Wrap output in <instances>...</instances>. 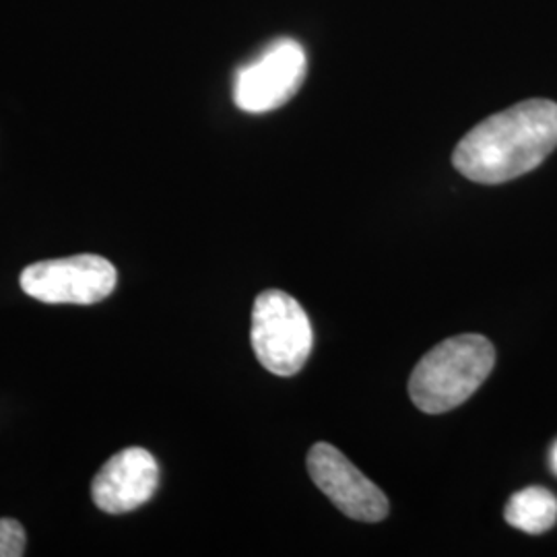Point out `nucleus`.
I'll use <instances>...</instances> for the list:
<instances>
[{"label":"nucleus","mask_w":557,"mask_h":557,"mask_svg":"<svg viewBox=\"0 0 557 557\" xmlns=\"http://www.w3.org/2000/svg\"><path fill=\"white\" fill-rule=\"evenodd\" d=\"M252 347L262 368L294 376L312 354L314 333L306 310L285 292H262L252 310Z\"/></svg>","instance_id":"7ed1b4c3"},{"label":"nucleus","mask_w":557,"mask_h":557,"mask_svg":"<svg viewBox=\"0 0 557 557\" xmlns=\"http://www.w3.org/2000/svg\"><path fill=\"white\" fill-rule=\"evenodd\" d=\"M21 289L44 304L91 306L108 298L119 283L116 267L98 255L41 260L23 269Z\"/></svg>","instance_id":"20e7f679"},{"label":"nucleus","mask_w":557,"mask_h":557,"mask_svg":"<svg viewBox=\"0 0 557 557\" xmlns=\"http://www.w3.org/2000/svg\"><path fill=\"white\" fill-rule=\"evenodd\" d=\"M160 467L145 448H124L110 458L94 479L91 496L101 512L126 515L153 498Z\"/></svg>","instance_id":"0eeeda50"},{"label":"nucleus","mask_w":557,"mask_h":557,"mask_svg":"<svg viewBox=\"0 0 557 557\" xmlns=\"http://www.w3.org/2000/svg\"><path fill=\"white\" fill-rule=\"evenodd\" d=\"M25 529L13 518H0V557H21L25 554Z\"/></svg>","instance_id":"1a4fd4ad"},{"label":"nucleus","mask_w":557,"mask_h":557,"mask_svg":"<svg viewBox=\"0 0 557 557\" xmlns=\"http://www.w3.org/2000/svg\"><path fill=\"white\" fill-rule=\"evenodd\" d=\"M557 147V103L520 101L479 122L453 153L465 178L479 184H502L533 172Z\"/></svg>","instance_id":"f257e3e1"},{"label":"nucleus","mask_w":557,"mask_h":557,"mask_svg":"<svg viewBox=\"0 0 557 557\" xmlns=\"http://www.w3.org/2000/svg\"><path fill=\"white\" fill-rule=\"evenodd\" d=\"M496 349L492 341L467 333L446 338L419 359L409 395L419 411L440 416L473 397L492 374Z\"/></svg>","instance_id":"f03ea898"},{"label":"nucleus","mask_w":557,"mask_h":557,"mask_svg":"<svg viewBox=\"0 0 557 557\" xmlns=\"http://www.w3.org/2000/svg\"><path fill=\"white\" fill-rule=\"evenodd\" d=\"M549 465H552V471L557 475V440L556 444L552 446V453H549Z\"/></svg>","instance_id":"9d476101"},{"label":"nucleus","mask_w":557,"mask_h":557,"mask_svg":"<svg viewBox=\"0 0 557 557\" xmlns=\"http://www.w3.org/2000/svg\"><path fill=\"white\" fill-rule=\"evenodd\" d=\"M306 71L308 60L301 44L289 38L275 40L236 73L234 101L248 114L273 112L298 94Z\"/></svg>","instance_id":"39448f33"},{"label":"nucleus","mask_w":557,"mask_h":557,"mask_svg":"<svg viewBox=\"0 0 557 557\" xmlns=\"http://www.w3.org/2000/svg\"><path fill=\"white\" fill-rule=\"evenodd\" d=\"M308 471L320 492L345 517L359 522H380L388 515V499L379 485L366 478L335 446L324 442L314 444L308 453Z\"/></svg>","instance_id":"423d86ee"},{"label":"nucleus","mask_w":557,"mask_h":557,"mask_svg":"<svg viewBox=\"0 0 557 557\" xmlns=\"http://www.w3.org/2000/svg\"><path fill=\"white\" fill-rule=\"evenodd\" d=\"M504 517L518 531L541 535L556 524L557 498L545 487H524L510 498Z\"/></svg>","instance_id":"6e6552de"}]
</instances>
